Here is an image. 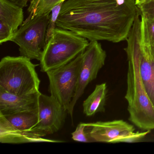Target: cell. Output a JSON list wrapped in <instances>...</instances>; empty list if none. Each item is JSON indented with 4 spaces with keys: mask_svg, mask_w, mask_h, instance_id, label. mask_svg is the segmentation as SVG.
<instances>
[{
    "mask_svg": "<svg viewBox=\"0 0 154 154\" xmlns=\"http://www.w3.org/2000/svg\"><path fill=\"white\" fill-rule=\"evenodd\" d=\"M139 13L135 0L122 5L116 0H65L57 27L90 41L119 43L127 40Z\"/></svg>",
    "mask_w": 154,
    "mask_h": 154,
    "instance_id": "cell-1",
    "label": "cell"
},
{
    "mask_svg": "<svg viewBox=\"0 0 154 154\" xmlns=\"http://www.w3.org/2000/svg\"><path fill=\"white\" fill-rule=\"evenodd\" d=\"M136 17L127 39L124 50L128 61L127 89L129 120L143 130L154 129V106L148 95L140 75L139 49L141 41V19Z\"/></svg>",
    "mask_w": 154,
    "mask_h": 154,
    "instance_id": "cell-2",
    "label": "cell"
},
{
    "mask_svg": "<svg viewBox=\"0 0 154 154\" xmlns=\"http://www.w3.org/2000/svg\"><path fill=\"white\" fill-rule=\"evenodd\" d=\"M89 44L86 38L57 27L42 52L41 72L46 73L67 64L84 52Z\"/></svg>",
    "mask_w": 154,
    "mask_h": 154,
    "instance_id": "cell-3",
    "label": "cell"
},
{
    "mask_svg": "<svg viewBox=\"0 0 154 154\" xmlns=\"http://www.w3.org/2000/svg\"><path fill=\"white\" fill-rule=\"evenodd\" d=\"M26 57H5L0 62V88L16 94L39 91L40 80L35 64Z\"/></svg>",
    "mask_w": 154,
    "mask_h": 154,
    "instance_id": "cell-4",
    "label": "cell"
},
{
    "mask_svg": "<svg viewBox=\"0 0 154 154\" xmlns=\"http://www.w3.org/2000/svg\"><path fill=\"white\" fill-rule=\"evenodd\" d=\"M51 11L27 19L15 33L11 41L19 46L21 56L40 61L46 45L47 29Z\"/></svg>",
    "mask_w": 154,
    "mask_h": 154,
    "instance_id": "cell-5",
    "label": "cell"
},
{
    "mask_svg": "<svg viewBox=\"0 0 154 154\" xmlns=\"http://www.w3.org/2000/svg\"><path fill=\"white\" fill-rule=\"evenodd\" d=\"M84 52L67 64L46 72L50 94L67 111L76 90Z\"/></svg>",
    "mask_w": 154,
    "mask_h": 154,
    "instance_id": "cell-6",
    "label": "cell"
},
{
    "mask_svg": "<svg viewBox=\"0 0 154 154\" xmlns=\"http://www.w3.org/2000/svg\"><path fill=\"white\" fill-rule=\"evenodd\" d=\"M106 57V51L103 50L100 43L98 41H90L84 52L76 90L67 109L72 119L77 101L83 94L88 84L96 79L99 71L104 65Z\"/></svg>",
    "mask_w": 154,
    "mask_h": 154,
    "instance_id": "cell-7",
    "label": "cell"
},
{
    "mask_svg": "<svg viewBox=\"0 0 154 154\" xmlns=\"http://www.w3.org/2000/svg\"><path fill=\"white\" fill-rule=\"evenodd\" d=\"M38 120L33 131L40 137L55 133L62 128L68 113L52 95L40 93L38 98Z\"/></svg>",
    "mask_w": 154,
    "mask_h": 154,
    "instance_id": "cell-8",
    "label": "cell"
},
{
    "mask_svg": "<svg viewBox=\"0 0 154 154\" xmlns=\"http://www.w3.org/2000/svg\"><path fill=\"white\" fill-rule=\"evenodd\" d=\"M86 129L93 142L112 143L116 139L134 132L135 128L122 120L86 123Z\"/></svg>",
    "mask_w": 154,
    "mask_h": 154,
    "instance_id": "cell-9",
    "label": "cell"
},
{
    "mask_svg": "<svg viewBox=\"0 0 154 154\" xmlns=\"http://www.w3.org/2000/svg\"><path fill=\"white\" fill-rule=\"evenodd\" d=\"M23 8L10 0H0V44L11 41L24 23Z\"/></svg>",
    "mask_w": 154,
    "mask_h": 154,
    "instance_id": "cell-10",
    "label": "cell"
},
{
    "mask_svg": "<svg viewBox=\"0 0 154 154\" xmlns=\"http://www.w3.org/2000/svg\"><path fill=\"white\" fill-rule=\"evenodd\" d=\"M40 91L25 94H16L0 88V113L3 115L38 109Z\"/></svg>",
    "mask_w": 154,
    "mask_h": 154,
    "instance_id": "cell-11",
    "label": "cell"
},
{
    "mask_svg": "<svg viewBox=\"0 0 154 154\" xmlns=\"http://www.w3.org/2000/svg\"><path fill=\"white\" fill-rule=\"evenodd\" d=\"M0 142L8 144H21L32 142H62L60 140L35 137L13 126L5 116L0 113Z\"/></svg>",
    "mask_w": 154,
    "mask_h": 154,
    "instance_id": "cell-12",
    "label": "cell"
},
{
    "mask_svg": "<svg viewBox=\"0 0 154 154\" xmlns=\"http://www.w3.org/2000/svg\"><path fill=\"white\" fill-rule=\"evenodd\" d=\"M139 66L143 84L154 106V58L142 41L139 49Z\"/></svg>",
    "mask_w": 154,
    "mask_h": 154,
    "instance_id": "cell-13",
    "label": "cell"
},
{
    "mask_svg": "<svg viewBox=\"0 0 154 154\" xmlns=\"http://www.w3.org/2000/svg\"><path fill=\"white\" fill-rule=\"evenodd\" d=\"M107 94V87L105 83L97 85L94 91L84 101V113L88 117H91L98 112H104Z\"/></svg>",
    "mask_w": 154,
    "mask_h": 154,
    "instance_id": "cell-14",
    "label": "cell"
},
{
    "mask_svg": "<svg viewBox=\"0 0 154 154\" xmlns=\"http://www.w3.org/2000/svg\"><path fill=\"white\" fill-rule=\"evenodd\" d=\"M38 109L30 111L23 112L4 115L13 126L27 134L35 137L38 136L33 131V129L38 122Z\"/></svg>",
    "mask_w": 154,
    "mask_h": 154,
    "instance_id": "cell-15",
    "label": "cell"
},
{
    "mask_svg": "<svg viewBox=\"0 0 154 154\" xmlns=\"http://www.w3.org/2000/svg\"><path fill=\"white\" fill-rule=\"evenodd\" d=\"M64 0H30L28 8L29 16L27 19L40 16L48 11Z\"/></svg>",
    "mask_w": 154,
    "mask_h": 154,
    "instance_id": "cell-16",
    "label": "cell"
},
{
    "mask_svg": "<svg viewBox=\"0 0 154 154\" xmlns=\"http://www.w3.org/2000/svg\"><path fill=\"white\" fill-rule=\"evenodd\" d=\"M140 19L141 41L145 45L149 46L154 43V19L143 17Z\"/></svg>",
    "mask_w": 154,
    "mask_h": 154,
    "instance_id": "cell-17",
    "label": "cell"
},
{
    "mask_svg": "<svg viewBox=\"0 0 154 154\" xmlns=\"http://www.w3.org/2000/svg\"><path fill=\"white\" fill-rule=\"evenodd\" d=\"M65 0L60 2L59 4L56 5L51 9L50 17L47 29L46 35V44L51 38L55 29L57 28V21L59 17L60 11L62 8L63 3Z\"/></svg>",
    "mask_w": 154,
    "mask_h": 154,
    "instance_id": "cell-18",
    "label": "cell"
},
{
    "mask_svg": "<svg viewBox=\"0 0 154 154\" xmlns=\"http://www.w3.org/2000/svg\"><path fill=\"white\" fill-rule=\"evenodd\" d=\"M86 127V123H79L75 131L72 133V139L75 141L79 142H94L88 134Z\"/></svg>",
    "mask_w": 154,
    "mask_h": 154,
    "instance_id": "cell-19",
    "label": "cell"
},
{
    "mask_svg": "<svg viewBox=\"0 0 154 154\" xmlns=\"http://www.w3.org/2000/svg\"><path fill=\"white\" fill-rule=\"evenodd\" d=\"M150 130H146L145 131L132 132L122 137H120L112 141V143L126 142V143H133L137 142L144 138L150 132Z\"/></svg>",
    "mask_w": 154,
    "mask_h": 154,
    "instance_id": "cell-20",
    "label": "cell"
},
{
    "mask_svg": "<svg viewBox=\"0 0 154 154\" xmlns=\"http://www.w3.org/2000/svg\"><path fill=\"white\" fill-rule=\"evenodd\" d=\"M137 7L141 17L154 19V0H148Z\"/></svg>",
    "mask_w": 154,
    "mask_h": 154,
    "instance_id": "cell-21",
    "label": "cell"
},
{
    "mask_svg": "<svg viewBox=\"0 0 154 154\" xmlns=\"http://www.w3.org/2000/svg\"><path fill=\"white\" fill-rule=\"evenodd\" d=\"M11 1L17 4L19 6L24 8L28 6L29 0H10Z\"/></svg>",
    "mask_w": 154,
    "mask_h": 154,
    "instance_id": "cell-22",
    "label": "cell"
},
{
    "mask_svg": "<svg viewBox=\"0 0 154 154\" xmlns=\"http://www.w3.org/2000/svg\"><path fill=\"white\" fill-rule=\"evenodd\" d=\"M147 47H148L149 49L151 55H152V56H153L154 58V43H153L151 45Z\"/></svg>",
    "mask_w": 154,
    "mask_h": 154,
    "instance_id": "cell-23",
    "label": "cell"
},
{
    "mask_svg": "<svg viewBox=\"0 0 154 154\" xmlns=\"http://www.w3.org/2000/svg\"><path fill=\"white\" fill-rule=\"evenodd\" d=\"M147 1L148 0H135V2H136L137 6H139V5L143 4V3Z\"/></svg>",
    "mask_w": 154,
    "mask_h": 154,
    "instance_id": "cell-24",
    "label": "cell"
},
{
    "mask_svg": "<svg viewBox=\"0 0 154 154\" xmlns=\"http://www.w3.org/2000/svg\"><path fill=\"white\" fill-rule=\"evenodd\" d=\"M116 1L118 2V4L119 5H122L126 1V0H116Z\"/></svg>",
    "mask_w": 154,
    "mask_h": 154,
    "instance_id": "cell-25",
    "label": "cell"
}]
</instances>
